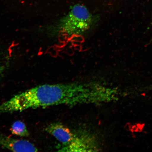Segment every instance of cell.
I'll return each instance as SVG.
<instances>
[{
	"mask_svg": "<svg viewBox=\"0 0 152 152\" xmlns=\"http://www.w3.org/2000/svg\"><path fill=\"white\" fill-rule=\"evenodd\" d=\"M45 131L62 144L59 150L60 151L69 145L75 134V130L60 123H54L48 125Z\"/></svg>",
	"mask_w": 152,
	"mask_h": 152,
	"instance_id": "obj_3",
	"label": "cell"
},
{
	"mask_svg": "<svg viewBox=\"0 0 152 152\" xmlns=\"http://www.w3.org/2000/svg\"><path fill=\"white\" fill-rule=\"evenodd\" d=\"M94 22L92 15L86 7L77 4L59 21L57 29L68 36L79 35L88 31Z\"/></svg>",
	"mask_w": 152,
	"mask_h": 152,
	"instance_id": "obj_2",
	"label": "cell"
},
{
	"mask_svg": "<svg viewBox=\"0 0 152 152\" xmlns=\"http://www.w3.org/2000/svg\"><path fill=\"white\" fill-rule=\"evenodd\" d=\"M96 97V90L91 83L39 85L15 95L0 104V115L52 106L91 104Z\"/></svg>",
	"mask_w": 152,
	"mask_h": 152,
	"instance_id": "obj_1",
	"label": "cell"
},
{
	"mask_svg": "<svg viewBox=\"0 0 152 152\" xmlns=\"http://www.w3.org/2000/svg\"><path fill=\"white\" fill-rule=\"evenodd\" d=\"M0 147L14 152H36L37 148L28 140H18L0 134Z\"/></svg>",
	"mask_w": 152,
	"mask_h": 152,
	"instance_id": "obj_4",
	"label": "cell"
},
{
	"mask_svg": "<svg viewBox=\"0 0 152 152\" xmlns=\"http://www.w3.org/2000/svg\"><path fill=\"white\" fill-rule=\"evenodd\" d=\"M11 132L21 137H27L29 133L25 124L20 121H17L13 124L11 129Z\"/></svg>",
	"mask_w": 152,
	"mask_h": 152,
	"instance_id": "obj_5",
	"label": "cell"
},
{
	"mask_svg": "<svg viewBox=\"0 0 152 152\" xmlns=\"http://www.w3.org/2000/svg\"><path fill=\"white\" fill-rule=\"evenodd\" d=\"M4 69V66L1 64V59H0V75L3 73Z\"/></svg>",
	"mask_w": 152,
	"mask_h": 152,
	"instance_id": "obj_6",
	"label": "cell"
}]
</instances>
